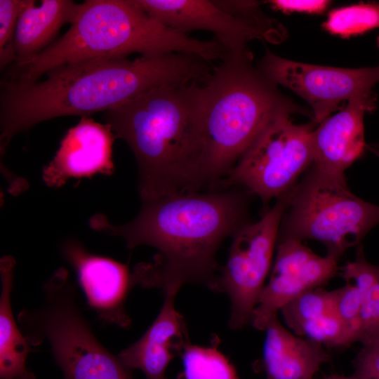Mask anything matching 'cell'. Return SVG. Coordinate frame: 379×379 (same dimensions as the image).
I'll list each match as a JSON object with an SVG mask.
<instances>
[{"label":"cell","mask_w":379,"mask_h":379,"mask_svg":"<svg viewBox=\"0 0 379 379\" xmlns=\"http://www.w3.org/2000/svg\"><path fill=\"white\" fill-rule=\"evenodd\" d=\"M80 8L81 4L70 0H43L36 6L32 0L18 20L14 43L15 62L25 61L53 44L62 25L74 22Z\"/></svg>","instance_id":"18"},{"label":"cell","mask_w":379,"mask_h":379,"mask_svg":"<svg viewBox=\"0 0 379 379\" xmlns=\"http://www.w3.org/2000/svg\"><path fill=\"white\" fill-rule=\"evenodd\" d=\"M203 84L165 85L105 112L131 148L141 201L204 189Z\"/></svg>","instance_id":"3"},{"label":"cell","mask_w":379,"mask_h":379,"mask_svg":"<svg viewBox=\"0 0 379 379\" xmlns=\"http://www.w3.org/2000/svg\"><path fill=\"white\" fill-rule=\"evenodd\" d=\"M211 71V63L197 55L173 53L70 62L51 69L41 81L1 84V155L15 135L41 122L106 112L165 85L203 84Z\"/></svg>","instance_id":"2"},{"label":"cell","mask_w":379,"mask_h":379,"mask_svg":"<svg viewBox=\"0 0 379 379\" xmlns=\"http://www.w3.org/2000/svg\"><path fill=\"white\" fill-rule=\"evenodd\" d=\"M376 156L379 157V154H376Z\"/></svg>","instance_id":"32"},{"label":"cell","mask_w":379,"mask_h":379,"mask_svg":"<svg viewBox=\"0 0 379 379\" xmlns=\"http://www.w3.org/2000/svg\"><path fill=\"white\" fill-rule=\"evenodd\" d=\"M178 292L173 289L164 293L160 312L147 331L118 354L127 368L141 371L146 379H168L170 361L190 343L184 317L175 307Z\"/></svg>","instance_id":"16"},{"label":"cell","mask_w":379,"mask_h":379,"mask_svg":"<svg viewBox=\"0 0 379 379\" xmlns=\"http://www.w3.org/2000/svg\"><path fill=\"white\" fill-rule=\"evenodd\" d=\"M38 344L46 342L63 379H133L131 370L96 339L76 305L59 307L39 322Z\"/></svg>","instance_id":"10"},{"label":"cell","mask_w":379,"mask_h":379,"mask_svg":"<svg viewBox=\"0 0 379 379\" xmlns=\"http://www.w3.org/2000/svg\"><path fill=\"white\" fill-rule=\"evenodd\" d=\"M266 2L269 4L273 9L283 13L299 12L310 14L321 13L330 4V1L326 0H270L267 1Z\"/></svg>","instance_id":"28"},{"label":"cell","mask_w":379,"mask_h":379,"mask_svg":"<svg viewBox=\"0 0 379 379\" xmlns=\"http://www.w3.org/2000/svg\"><path fill=\"white\" fill-rule=\"evenodd\" d=\"M63 253L75 269L88 305L99 319L121 328L131 319L124 304L135 286L128 265L112 259L93 255L76 241H68Z\"/></svg>","instance_id":"13"},{"label":"cell","mask_w":379,"mask_h":379,"mask_svg":"<svg viewBox=\"0 0 379 379\" xmlns=\"http://www.w3.org/2000/svg\"><path fill=\"white\" fill-rule=\"evenodd\" d=\"M379 340V280L365 294L359 313L358 342Z\"/></svg>","instance_id":"26"},{"label":"cell","mask_w":379,"mask_h":379,"mask_svg":"<svg viewBox=\"0 0 379 379\" xmlns=\"http://www.w3.org/2000/svg\"><path fill=\"white\" fill-rule=\"evenodd\" d=\"M215 3L232 15L250 23L266 37V41L280 44L286 40L288 32L279 20L266 14L257 1L218 0Z\"/></svg>","instance_id":"23"},{"label":"cell","mask_w":379,"mask_h":379,"mask_svg":"<svg viewBox=\"0 0 379 379\" xmlns=\"http://www.w3.org/2000/svg\"><path fill=\"white\" fill-rule=\"evenodd\" d=\"M15 260L11 256L0 262L1 291L0 295V378L1 379H36L27 367L29 345L12 312L11 294Z\"/></svg>","instance_id":"19"},{"label":"cell","mask_w":379,"mask_h":379,"mask_svg":"<svg viewBox=\"0 0 379 379\" xmlns=\"http://www.w3.org/2000/svg\"><path fill=\"white\" fill-rule=\"evenodd\" d=\"M353 364L359 378L379 379V340L362 345Z\"/></svg>","instance_id":"27"},{"label":"cell","mask_w":379,"mask_h":379,"mask_svg":"<svg viewBox=\"0 0 379 379\" xmlns=\"http://www.w3.org/2000/svg\"><path fill=\"white\" fill-rule=\"evenodd\" d=\"M334 291L336 314L349 330L354 342H358L359 313L366 293L346 283Z\"/></svg>","instance_id":"25"},{"label":"cell","mask_w":379,"mask_h":379,"mask_svg":"<svg viewBox=\"0 0 379 379\" xmlns=\"http://www.w3.org/2000/svg\"><path fill=\"white\" fill-rule=\"evenodd\" d=\"M259 69L277 86L293 91L310 106L317 125L346 101L373 95L379 82V65L371 67L339 68L295 62L266 49L258 62Z\"/></svg>","instance_id":"9"},{"label":"cell","mask_w":379,"mask_h":379,"mask_svg":"<svg viewBox=\"0 0 379 379\" xmlns=\"http://www.w3.org/2000/svg\"><path fill=\"white\" fill-rule=\"evenodd\" d=\"M378 224L379 206L354 194L345 175L311 165L289 192L278 239L319 241L338 260Z\"/></svg>","instance_id":"6"},{"label":"cell","mask_w":379,"mask_h":379,"mask_svg":"<svg viewBox=\"0 0 379 379\" xmlns=\"http://www.w3.org/2000/svg\"><path fill=\"white\" fill-rule=\"evenodd\" d=\"M288 198L289 192L276 199L258 221L244 225L232 237L227 260L220 267L215 291L229 298L228 325L233 330L250 324L272 269Z\"/></svg>","instance_id":"8"},{"label":"cell","mask_w":379,"mask_h":379,"mask_svg":"<svg viewBox=\"0 0 379 379\" xmlns=\"http://www.w3.org/2000/svg\"><path fill=\"white\" fill-rule=\"evenodd\" d=\"M179 379H182V378L180 376V377H179Z\"/></svg>","instance_id":"31"},{"label":"cell","mask_w":379,"mask_h":379,"mask_svg":"<svg viewBox=\"0 0 379 379\" xmlns=\"http://www.w3.org/2000/svg\"><path fill=\"white\" fill-rule=\"evenodd\" d=\"M153 18L178 32L195 30L212 32L227 52L248 48L254 39L265 41V35L248 22L229 14L210 0H134Z\"/></svg>","instance_id":"12"},{"label":"cell","mask_w":379,"mask_h":379,"mask_svg":"<svg viewBox=\"0 0 379 379\" xmlns=\"http://www.w3.org/2000/svg\"><path fill=\"white\" fill-rule=\"evenodd\" d=\"M265 331L266 379H313L328 359L323 345L287 329L278 315L269 321Z\"/></svg>","instance_id":"17"},{"label":"cell","mask_w":379,"mask_h":379,"mask_svg":"<svg viewBox=\"0 0 379 379\" xmlns=\"http://www.w3.org/2000/svg\"><path fill=\"white\" fill-rule=\"evenodd\" d=\"M276 246L268 281L251 318L250 324L258 331H265L269 321L286 304L321 287L338 270V260L316 254L302 241L277 239Z\"/></svg>","instance_id":"11"},{"label":"cell","mask_w":379,"mask_h":379,"mask_svg":"<svg viewBox=\"0 0 379 379\" xmlns=\"http://www.w3.org/2000/svg\"><path fill=\"white\" fill-rule=\"evenodd\" d=\"M280 312L293 332L305 322L335 312V291L321 287L309 290L286 304Z\"/></svg>","instance_id":"22"},{"label":"cell","mask_w":379,"mask_h":379,"mask_svg":"<svg viewBox=\"0 0 379 379\" xmlns=\"http://www.w3.org/2000/svg\"><path fill=\"white\" fill-rule=\"evenodd\" d=\"M323 379H360L354 374L351 375H330L324 377Z\"/></svg>","instance_id":"29"},{"label":"cell","mask_w":379,"mask_h":379,"mask_svg":"<svg viewBox=\"0 0 379 379\" xmlns=\"http://www.w3.org/2000/svg\"><path fill=\"white\" fill-rule=\"evenodd\" d=\"M290 115L274 119L241 155L215 190L238 187L265 207L289 192L312 164L311 135L317 124H295Z\"/></svg>","instance_id":"7"},{"label":"cell","mask_w":379,"mask_h":379,"mask_svg":"<svg viewBox=\"0 0 379 379\" xmlns=\"http://www.w3.org/2000/svg\"><path fill=\"white\" fill-rule=\"evenodd\" d=\"M376 95L352 98L312 132V166L335 175L344 173L366 149L364 117L376 107Z\"/></svg>","instance_id":"14"},{"label":"cell","mask_w":379,"mask_h":379,"mask_svg":"<svg viewBox=\"0 0 379 379\" xmlns=\"http://www.w3.org/2000/svg\"><path fill=\"white\" fill-rule=\"evenodd\" d=\"M182 379H239L234 366L216 347L185 346Z\"/></svg>","instance_id":"20"},{"label":"cell","mask_w":379,"mask_h":379,"mask_svg":"<svg viewBox=\"0 0 379 379\" xmlns=\"http://www.w3.org/2000/svg\"><path fill=\"white\" fill-rule=\"evenodd\" d=\"M114 138L107 124L82 117L66 133L53 160L44 168V181L49 187H58L70 178L111 174Z\"/></svg>","instance_id":"15"},{"label":"cell","mask_w":379,"mask_h":379,"mask_svg":"<svg viewBox=\"0 0 379 379\" xmlns=\"http://www.w3.org/2000/svg\"><path fill=\"white\" fill-rule=\"evenodd\" d=\"M32 0H0V67L4 70L16 61L15 34L23 9Z\"/></svg>","instance_id":"24"},{"label":"cell","mask_w":379,"mask_h":379,"mask_svg":"<svg viewBox=\"0 0 379 379\" xmlns=\"http://www.w3.org/2000/svg\"><path fill=\"white\" fill-rule=\"evenodd\" d=\"M206 190H215L237 161L277 117L312 111L283 95L253 63L250 49L226 52L203 84Z\"/></svg>","instance_id":"5"},{"label":"cell","mask_w":379,"mask_h":379,"mask_svg":"<svg viewBox=\"0 0 379 379\" xmlns=\"http://www.w3.org/2000/svg\"><path fill=\"white\" fill-rule=\"evenodd\" d=\"M173 53L197 55L213 63L222 58L225 49L214 37L199 40L165 26L134 0H86L61 37L34 57L9 65L1 84H32L56 67L93 58Z\"/></svg>","instance_id":"4"},{"label":"cell","mask_w":379,"mask_h":379,"mask_svg":"<svg viewBox=\"0 0 379 379\" xmlns=\"http://www.w3.org/2000/svg\"><path fill=\"white\" fill-rule=\"evenodd\" d=\"M322 27L342 38L379 28V2H359L334 8L329 12Z\"/></svg>","instance_id":"21"},{"label":"cell","mask_w":379,"mask_h":379,"mask_svg":"<svg viewBox=\"0 0 379 379\" xmlns=\"http://www.w3.org/2000/svg\"><path fill=\"white\" fill-rule=\"evenodd\" d=\"M249 192L238 187L161 196L142 201L131 222L114 225L102 214L91 227L121 237L129 249L157 250L149 262L137 264L134 286L160 288L165 293L192 284L215 291L222 243L250 222Z\"/></svg>","instance_id":"1"},{"label":"cell","mask_w":379,"mask_h":379,"mask_svg":"<svg viewBox=\"0 0 379 379\" xmlns=\"http://www.w3.org/2000/svg\"><path fill=\"white\" fill-rule=\"evenodd\" d=\"M366 149L371 151L374 154H379V144L367 145Z\"/></svg>","instance_id":"30"}]
</instances>
